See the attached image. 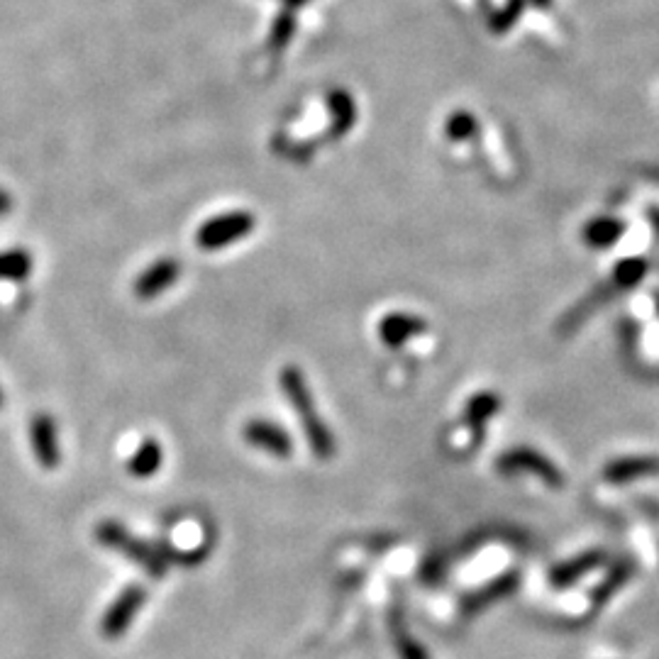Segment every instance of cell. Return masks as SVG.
<instances>
[{
  "label": "cell",
  "mask_w": 659,
  "mask_h": 659,
  "mask_svg": "<svg viewBox=\"0 0 659 659\" xmlns=\"http://www.w3.org/2000/svg\"><path fill=\"white\" fill-rule=\"evenodd\" d=\"M281 389H284V396L289 398L293 411L301 415L303 433H306V437H308L310 450H313L315 457L330 459L337 450L335 437H332L328 425L323 423V418L315 413L313 396H310V389L306 384V376H303V371L298 367H293V364L281 371Z\"/></svg>",
  "instance_id": "cell-1"
},
{
  "label": "cell",
  "mask_w": 659,
  "mask_h": 659,
  "mask_svg": "<svg viewBox=\"0 0 659 659\" xmlns=\"http://www.w3.org/2000/svg\"><path fill=\"white\" fill-rule=\"evenodd\" d=\"M96 540L101 542L103 547L108 550L120 552L125 555L130 562H135L137 567H142L149 577L159 579L166 574V567H169V559L164 555V547H154L149 542L140 540L125 530L118 520H103L101 525L96 528Z\"/></svg>",
  "instance_id": "cell-2"
},
{
  "label": "cell",
  "mask_w": 659,
  "mask_h": 659,
  "mask_svg": "<svg viewBox=\"0 0 659 659\" xmlns=\"http://www.w3.org/2000/svg\"><path fill=\"white\" fill-rule=\"evenodd\" d=\"M254 230V215L247 210H235V213L218 215V218L208 220L206 225L198 227L196 245L206 252L223 249L237 240H245L249 232Z\"/></svg>",
  "instance_id": "cell-3"
},
{
  "label": "cell",
  "mask_w": 659,
  "mask_h": 659,
  "mask_svg": "<svg viewBox=\"0 0 659 659\" xmlns=\"http://www.w3.org/2000/svg\"><path fill=\"white\" fill-rule=\"evenodd\" d=\"M145 598H147V591L142 589V586H137V584L127 586L123 594L110 603V608L105 611V616L101 620V633L105 635V638L115 640V638H120V635H125L127 628L132 625V620H135L137 611L145 606Z\"/></svg>",
  "instance_id": "cell-4"
},
{
  "label": "cell",
  "mask_w": 659,
  "mask_h": 659,
  "mask_svg": "<svg viewBox=\"0 0 659 659\" xmlns=\"http://www.w3.org/2000/svg\"><path fill=\"white\" fill-rule=\"evenodd\" d=\"M498 472L501 474L533 472L535 476H540L547 486H555V489L562 486V474L557 472L555 464H550L545 457H540V454L533 450L506 452L501 459H498Z\"/></svg>",
  "instance_id": "cell-5"
},
{
  "label": "cell",
  "mask_w": 659,
  "mask_h": 659,
  "mask_svg": "<svg viewBox=\"0 0 659 659\" xmlns=\"http://www.w3.org/2000/svg\"><path fill=\"white\" fill-rule=\"evenodd\" d=\"M245 440L257 450H264L281 459L291 457L293 452L291 435L271 420H249L245 425Z\"/></svg>",
  "instance_id": "cell-6"
},
{
  "label": "cell",
  "mask_w": 659,
  "mask_h": 659,
  "mask_svg": "<svg viewBox=\"0 0 659 659\" xmlns=\"http://www.w3.org/2000/svg\"><path fill=\"white\" fill-rule=\"evenodd\" d=\"M179 276H181L179 262H174V259H159V262H154L152 267L142 271V274L135 279V296L145 298V301H149V298H157L159 293L169 289Z\"/></svg>",
  "instance_id": "cell-7"
},
{
  "label": "cell",
  "mask_w": 659,
  "mask_h": 659,
  "mask_svg": "<svg viewBox=\"0 0 659 659\" xmlns=\"http://www.w3.org/2000/svg\"><path fill=\"white\" fill-rule=\"evenodd\" d=\"M32 450H35L37 462L42 469H57L59 464V445H57V428L49 415H37L30 425Z\"/></svg>",
  "instance_id": "cell-8"
},
{
  "label": "cell",
  "mask_w": 659,
  "mask_h": 659,
  "mask_svg": "<svg viewBox=\"0 0 659 659\" xmlns=\"http://www.w3.org/2000/svg\"><path fill=\"white\" fill-rule=\"evenodd\" d=\"M425 332V320L406 313H391L381 320L379 335L389 347H401L411 337Z\"/></svg>",
  "instance_id": "cell-9"
},
{
  "label": "cell",
  "mask_w": 659,
  "mask_h": 659,
  "mask_svg": "<svg viewBox=\"0 0 659 659\" xmlns=\"http://www.w3.org/2000/svg\"><path fill=\"white\" fill-rule=\"evenodd\" d=\"M515 586H518V574H515V572L506 574V577H501L496 581H491V584H486L484 589H479L476 594L464 598L462 611L467 613V616H469V613H479L481 608H486L489 603H494V601H498V598L511 594Z\"/></svg>",
  "instance_id": "cell-10"
},
{
  "label": "cell",
  "mask_w": 659,
  "mask_h": 659,
  "mask_svg": "<svg viewBox=\"0 0 659 659\" xmlns=\"http://www.w3.org/2000/svg\"><path fill=\"white\" fill-rule=\"evenodd\" d=\"M162 462H164L162 445H159L154 437H147V440L137 447V452L132 454L130 462H127V472L137 476V479H147V476L159 472Z\"/></svg>",
  "instance_id": "cell-11"
},
{
  "label": "cell",
  "mask_w": 659,
  "mask_h": 659,
  "mask_svg": "<svg viewBox=\"0 0 659 659\" xmlns=\"http://www.w3.org/2000/svg\"><path fill=\"white\" fill-rule=\"evenodd\" d=\"M601 562H603L601 552H586V555L572 559V562L559 564V567L552 569L550 584L557 586V589H564V586L574 584V581H579L584 574H589L591 569H596Z\"/></svg>",
  "instance_id": "cell-12"
},
{
  "label": "cell",
  "mask_w": 659,
  "mask_h": 659,
  "mask_svg": "<svg viewBox=\"0 0 659 659\" xmlns=\"http://www.w3.org/2000/svg\"><path fill=\"white\" fill-rule=\"evenodd\" d=\"M330 115H332V137H342L350 127L357 123V103L347 91H332L328 96Z\"/></svg>",
  "instance_id": "cell-13"
},
{
  "label": "cell",
  "mask_w": 659,
  "mask_h": 659,
  "mask_svg": "<svg viewBox=\"0 0 659 659\" xmlns=\"http://www.w3.org/2000/svg\"><path fill=\"white\" fill-rule=\"evenodd\" d=\"M647 474H659V459H623V462L611 464L606 469V479L613 481V484H623V481L638 479V476Z\"/></svg>",
  "instance_id": "cell-14"
},
{
  "label": "cell",
  "mask_w": 659,
  "mask_h": 659,
  "mask_svg": "<svg viewBox=\"0 0 659 659\" xmlns=\"http://www.w3.org/2000/svg\"><path fill=\"white\" fill-rule=\"evenodd\" d=\"M391 635H393V647H396L398 657L401 659H430L425 647L408 633L401 613H393L391 616Z\"/></svg>",
  "instance_id": "cell-15"
},
{
  "label": "cell",
  "mask_w": 659,
  "mask_h": 659,
  "mask_svg": "<svg viewBox=\"0 0 659 659\" xmlns=\"http://www.w3.org/2000/svg\"><path fill=\"white\" fill-rule=\"evenodd\" d=\"M496 411H498V398L491 396V393H479V396L469 401L464 418H467V423L472 425V428H481V423H484L486 418H491Z\"/></svg>",
  "instance_id": "cell-16"
},
{
  "label": "cell",
  "mask_w": 659,
  "mask_h": 659,
  "mask_svg": "<svg viewBox=\"0 0 659 659\" xmlns=\"http://www.w3.org/2000/svg\"><path fill=\"white\" fill-rule=\"evenodd\" d=\"M293 32H296V18L291 15V10H286V13H281L279 18L274 20V25H271L269 47L271 49H284L286 44L291 42Z\"/></svg>",
  "instance_id": "cell-17"
},
{
  "label": "cell",
  "mask_w": 659,
  "mask_h": 659,
  "mask_svg": "<svg viewBox=\"0 0 659 659\" xmlns=\"http://www.w3.org/2000/svg\"><path fill=\"white\" fill-rule=\"evenodd\" d=\"M30 274V257L25 252L0 254V276L5 279H22Z\"/></svg>",
  "instance_id": "cell-18"
},
{
  "label": "cell",
  "mask_w": 659,
  "mask_h": 659,
  "mask_svg": "<svg viewBox=\"0 0 659 659\" xmlns=\"http://www.w3.org/2000/svg\"><path fill=\"white\" fill-rule=\"evenodd\" d=\"M474 130H476V120L469 113H464V110H459V113L450 115V120H447V125H445L447 137H450V140H454V142L467 140V137L472 135Z\"/></svg>",
  "instance_id": "cell-19"
},
{
  "label": "cell",
  "mask_w": 659,
  "mask_h": 659,
  "mask_svg": "<svg viewBox=\"0 0 659 659\" xmlns=\"http://www.w3.org/2000/svg\"><path fill=\"white\" fill-rule=\"evenodd\" d=\"M8 206H10L8 198H5L3 193H0V213H8Z\"/></svg>",
  "instance_id": "cell-20"
}]
</instances>
